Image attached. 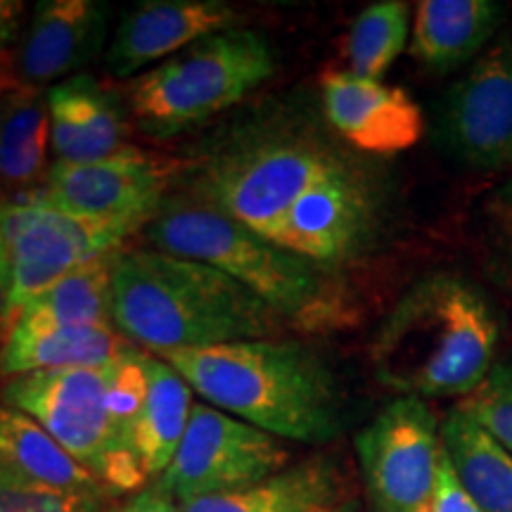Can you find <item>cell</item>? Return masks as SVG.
<instances>
[{
  "label": "cell",
  "instance_id": "obj_1",
  "mask_svg": "<svg viewBox=\"0 0 512 512\" xmlns=\"http://www.w3.org/2000/svg\"><path fill=\"white\" fill-rule=\"evenodd\" d=\"M112 323L157 356L273 339L287 328L271 306L219 268L159 249L117 256Z\"/></svg>",
  "mask_w": 512,
  "mask_h": 512
},
{
  "label": "cell",
  "instance_id": "obj_2",
  "mask_svg": "<svg viewBox=\"0 0 512 512\" xmlns=\"http://www.w3.org/2000/svg\"><path fill=\"white\" fill-rule=\"evenodd\" d=\"M159 358L209 406L283 441L328 444L342 430L335 377L297 339H247Z\"/></svg>",
  "mask_w": 512,
  "mask_h": 512
},
{
  "label": "cell",
  "instance_id": "obj_3",
  "mask_svg": "<svg viewBox=\"0 0 512 512\" xmlns=\"http://www.w3.org/2000/svg\"><path fill=\"white\" fill-rule=\"evenodd\" d=\"M498 320L484 294L432 273L401 294L370 342L377 382L403 396H470L494 368Z\"/></svg>",
  "mask_w": 512,
  "mask_h": 512
},
{
  "label": "cell",
  "instance_id": "obj_4",
  "mask_svg": "<svg viewBox=\"0 0 512 512\" xmlns=\"http://www.w3.org/2000/svg\"><path fill=\"white\" fill-rule=\"evenodd\" d=\"M147 240L159 252L219 268L271 306L287 328L328 330L347 316L330 268L261 238L204 200L164 204L147 223Z\"/></svg>",
  "mask_w": 512,
  "mask_h": 512
},
{
  "label": "cell",
  "instance_id": "obj_5",
  "mask_svg": "<svg viewBox=\"0 0 512 512\" xmlns=\"http://www.w3.org/2000/svg\"><path fill=\"white\" fill-rule=\"evenodd\" d=\"M275 72L271 46L252 29L192 43L128 83V107L145 136L171 138L230 110Z\"/></svg>",
  "mask_w": 512,
  "mask_h": 512
},
{
  "label": "cell",
  "instance_id": "obj_6",
  "mask_svg": "<svg viewBox=\"0 0 512 512\" xmlns=\"http://www.w3.org/2000/svg\"><path fill=\"white\" fill-rule=\"evenodd\" d=\"M0 403L34 418L110 491L112 501L150 482L114 420L112 363L12 377L0 389Z\"/></svg>",
  "mask_w": 512,
  "mask_h": 512
},
{
  "label": "cell",
  "instance_id": "obj_7",
  "mask_svg": "<svg viewBox=\"0 0 512 512\" xmlns=\"http://www.w3.org/2000/svg\"><path fill=\"white\" fill-rule=\"evenodd\" d=\"M342 164L337 152L316 140L268 133L219 152L204 166L197 190L214 209L273 240L287 211Z\"/></svg>",
  "mask_w": 512,
  "mask_h": 512
},
{
  "label": "cell",
  "instance_id": "obj_8",
  "mask_svg": "<svg viewBox=\"0 0 512 512\" xmlns=\"http://www.w3.org/2000/svg\"><path fill=\"white\" fill-rule=\"evenodd\" d=\"M140 228L83 221L43 202H0V254L10 273L15 316L64 275L107 254Z\"/></svg>",
  "mask_w": 512,
  "mask_h": 512
},
{
  "label": "cell",
  "instance_id": "obj_9",
  "mask_svg": "<svg viewBox=\"0 0 512 512\" xmlns=\"http://www.w3.org/2000/svg\"><path fill=\"white\" fill-rule=\"evenodd\" d=\"M356 453L370 512H432L444 444L425 399L384 406L356 434Z\"/></svg>",
  "mask_w": 512,
  "mask_h": 512
},
{
  "label": "cell",
  "instance_id": "obj_10",
  "mask_svg": "<svg viewBox=\"0 0 512 512\" xmlns=\"http://www.w3.org/2000/svg\"><path fill=\"white\" fill-rule=\"evenodd\" d=\"M287 465L290 448L283 439L209 403H195L174 460L152 484L181 505L264 482Z\"/></svg>",
  "mask_w": 512,
  "mask_h": 512
},
{
  "label": "cell",
  "instance_id": "obj_11",
  "mask_svg": "<svg viewBox=\"0 0 512 512\" xmlns=\"http://www.w3.org/2000/svg\"><path fill=\"white\" fill-rule=\"evenodd\" d=\"M171 174V159L131 145L100 162H55L34 200L83 221L143 228L164 207Z\"/></svg>",
  "mask_w": 512,
  "mask_h": 512
},
{
  "label": "cell",
  "instance_id": "obj_12",
  "mask_svg": "<svg viewBox=\"0 0 512 512\" xmlns=\"http://www.w3.org/2000/svg\"><path fill=\"white\" fill-rule=\"evenodd\" d=\"M439 140L472 169L498 171L512 164V41L479 57L448 91Z\"/></svg>",
  "mask_w": 512,
  "mask_h": 512
},
{
  "label": "cell",
  "instance_id": "obj_13",
  "mask_svg": "<svg viewBox=\"0 0 512 512\" xmlns=\"http://www.w3.org/2000/svg\"><path fill=\"white\" fill-rule=\"evenodd\" d=\"M373 226V188L361 171L344 162L287 211L271 242L330 268L361 252Z\"/></svg>",
  "mask_w": 512,
  "mask_h": 512
},
{
  "label": "cell",
  "instance_id": "obj_14",
  "mask_svg": "<svg viewBox=\"0 0 512 512\" xmlns=\"http://www.w3.org/2000/svg\"><path fill=\"white\" fill-rule=\"evenodd\" d=\"M238 29V10L223 0H150L121 17L107 50L117 79H136L202 38Z\"/></svg>",
  "mask_w": 512,
  "mask_h": 512
},
{
  "label": "cell",
  "instance_id": "obj_15",
  "mask_svg": "<svg viewBox=\"0 0 512 512\" xmlns=\"http://www.w3.org/2000/svg\"><path fill=\"white\" fill-rule=\"evenodd\" d=\"M320 91L332 128L370 155L411 150L425 133L422 110L401 88L351 72H328Z\"/></svg>",
  "mask_w": 512,
  "mask_h": 512
},
{
  "label": "cell",
  "instance_id": "obj_16",
  "mask_svg": "<svg viewBox=\"0 0 512 512\" xmlns=\"http://www.w3.org/2000/svg\"><path fill=\"white\" fill-rule=\"evenodd\" d=\"M110 5L98 0H41L19 43L17 72L22 83L72 79L102 53Z\"/></svg>",
  "mask_w": 512,
  "mask_h": 512
},
{
  "label": "cell",
  "instance_id": "obj_17",
  "mask_svg": "<svg viewBox=\"0 0 512 512\" xmlns=\"http://www.w3.org/2000/svg\"><path fill=\"white\" fill-rule=\"evenodd\" d=\"M133 349L114 325H62L19 311L0 347V375L19 377L55 370L102 368Z\"/></svg>",
  "mask_w": 512,
  "mask_h": 512
},
{
  "label": "cell",
  "instance_id": "obj_18",
  "mask_svg": "<svg viewBox=\"0 0 512 512\" xmlns=\"http://www.w3.org/2000/svg\"><path fill=\"white\" fill-rule=\"evenodd\" d=\"M46 93L57 162H100L131 147L124 110L98 79L76 74L55 83Z\"/></svg>",
  "mask_w": 512,
  "mask_h": 512
},
{
  "label": "cell",
  "instance_id": "obj_19",
  "mask_svg": "<svg viewBox=\"0 0 512 512\" xmlns=\"http://www.w3.org/2000/svg\"><path fill=\"white\" fill-rule=\"evenodd\" d=\"M48 93L17 83L0 93V197L3 202H31L53 166Z\"/></svg>",
  "mask_w": 512,
  "mask_h": 512
},
{
  "label": "cell",
  "instance_id": "obj_20",
  "mask_svg": "<svg viewBox=\"0 0 512 512\" xmlns=\"http://www.w3.org/2000/svg\"><path fill=\"white\" fill-rule=\"evenodd\" d=\"M347 501V477L332 456L287 465L278 475L228 494L181 503V512H318Z\"/></svg>",
  "mask_w": 512,
  "mask_h": 512
},
{
  "label": "cell",
  "instance_id": "obj_21",
  "mask_svg": "<svg viewBox=\"0 0 512 512\" xmlns=\"http://www.w3.org/2000/svg\"><path fill=\"white\" fill-rule=\"evenodd\" d=\"M0 472L27 484L112 501L110 491L69 456L34 418L0 403Z\"/></svg>",
  "mask_w": 512,
  "mask_h": 512
},
{
  "label": "cell",
  "instance_id": "obj_22",
  "mask_svg": "<svg viewBox=\"0 0 512 512\" xmlns=\"http://www.w3.org/2000/svg\"><path fill=\"white\" fill-rule=\"evenodd\" d=\"M501 22V8L491 0H422L415 10L411 55L448 72L472 60L491 41Z\"/></svg>",
  "mask_w": 512,
  "mask_h": 512
},
{
  "label": "cell",
  "instance_id": "obj_23",
  "mask_svg": "<svg viewBox=\"0 0 512 512\" xmlns=\"http://www.w3.org/2000/svg\"><path fill=\"white\" fill-rule=\"evenodd\" d=\"M147 392L136 427V456L147 479L164 475L188 430L192 387L164 358L147 354Z\"/></svg>",
  "mask_w": 512,
  "mask_h": 512
},
{
  "label": "cell",
  "instance_id": "obj_24",
  "mask_svg": "<svg viewBox=\"0 0 512 512\" xmlns=\"http://www.w3.org/2000/svg\"><path fill=\"white\" fill-rule=\"evenodd\" d=\"M453 472L484 512H512V456L475 420L453 408L441 425Z\"/></svg>",
  "mask_w": 512,
  "mask_h": 512
},
{
  "label": "cell",
  "instance_id": "obj_25",
  "mask_svg": "<svg viewBox=\"0 0 512 512\" xmlns=\"http://www.w3.org/2000/svg\"><path fill=\"white\" fill-rule=\"evenodd\" d=\"M121 254V252H119ZM119 254H107L64 275L22 311L62 325H114L112 273Z\"/></svg>",
  "mask_w": 512,
  "mask_h": 512
},
{
  "label": "cell",
  "instance_id": "obj_26",
  "mask_svg": "<svg viewBox=\"0 0 512 512\" xmlns=\"http://www.w3.org/2000/svg\"><path fill=\"white\" fill-rule=\"evenodd\" d=\"M411 31V10L401 0H380L356 17L349 31V72L380 81L403 53Z\"/></svg>",
  "mask_w": 512,
  "mask_h": 512
},
{
  "label": "cell",
  "instance_id": "obj_27",
  "mask_svg": "<svg viewBox=\"0 0 512 512\" xmlns=\"http://www.w3.org/2000/svg\"><path fill=\"white\" fill-rule=\"evenodd\" d=\"M456 408L512 456V361L491 368L486 380L470 396L460 399Z\"/></svg>",
  "mask_w": 512,
  "mask_h": 512
},
{
  "label": "cell",
  "instance_id": "obj_28",
  "mask_svg": "<svg viewBox=\"0 0 512 512\" xmlns=\"http://www.w3.org/2000/svg\"><path fill=\"white\" fill-rule=\"evenodd\" d=\"M112 501L46 489L0 472V512H105Z\"/></svg>",
  "mask_w": 512,
  "mask_h": 512
},
{
  "label": "cell",
  "instance_id": "obj_29",
  "mask_svg": "<svg viewBox=\"0 0 512 512\" xmlns=\"http://www.w3.org/2000/svg\"><path fill=\"white\" fill-rule=\"evenodd\" d=\"M484 247L491 273L512 294V183L486 197Z\"/></svg>",
  "mask_w": 512,
  "mask_h": 512
},
{
  "label": "cell",
  "instance_id": "obj_30",
  "mask_svg": "<svg viewBox=\"0 0 512 512\" xmlns=\"http://www.w3.org/2000/svg\"><path fill=\"white\" fill-rule=\"evenodd\" d=\"M432 512H484L463 489V484H460L456 472H453L451 460H448L446 453L441 456L439 482L437 491H434Z\"/></svg>",
  "mask_w": 512,
  "mask_h": 512
},
{
  "label": "cell",
  "instance_id": "obj_31",
  "mask_svg": "<svg viewBox=\"0 0 512 512\" xmlns=\"http://www.w3.org/2000/svg\"><path fill=\"white\" fill-rule=\"evenodd\" d=\"M105 512H181V508L159 486L147 484L145 489L136 491V494L112 501Z\"/></svg>",
  "mask_w": 512,
  "mask_h": 512
},
{
  "label": "cell",
  "instance_id": "obj_32",
  "mask_svg": "<svg viewBox=\"0 0 512 512\" xmlns=\"http://www.w3.org/2000/svg\"><path fill=\"white\" fill-rule=\"evenodd\" d=\"M27 5L19 0H0V60L12 64V48L17 46L24 29ZM27 31V29H24Z\"/></svg>",
  "mask_w": 512,
  "mask_h": 512
},
{
  "label": "cell",
  "instance_id": "obj_33",
  "mask_svg": "<svg viewBox=\"0 0 512 512\" xmlns=\"http://www.w3.org/2000/svg\"><path fill=\"white\" fill-rule=\"evenodd\" d=\"M12 320H15V309H12L10 273H8V266H5L3 254H0V347H3L5 337H8Z\"/></svg>",
  "mask_w": 512,
  "mask_h": 512
},
{
  "label": "cell",
  "instance_id": "obj_34",
  "mask_svg": "<svg viewBox=\"0 0 512 512\" xmlns=\"http://www.w3.org/2000/svg\"><path fill=\"white\" fill-rule=\"evenodd\" d=\"M17 83H22V81H19L15 76V67L0 60V93L10 91V88H15Z\"/></svg>",
  "mask_w": 512,
  "mask_h": 512
},
{
  "label": "cell",
  "instance_id": "obj_35",
  "mask_svg": "<svg viewBox=\"0 0 512 512\" xmlns=\"http://www.w3.org/2000/svg\"><path fill=\"white\" fill-rule=\"evenodd\" d=\"M318 512H363L361 505H358L356 501H351V498H347V501L337 503V505H330V508H323Z\"/></svg>",
  "mask_w": 512,
  "mask_h": 512
},
{
  "label": "cell",
  "instance_id": "obj_36",
  "mask_svg": "<svg viewBox=\"0 0 512 512\" xmlns=\"http://www.w3.org/2000/svg\"><path fill=\"white\" fill-rule=\"evenodd\" d=\"M0 202H3V197H0Z\"/></svg>",
  "mask_w": 512,
  "mask_h": 512
}]
</instances>
